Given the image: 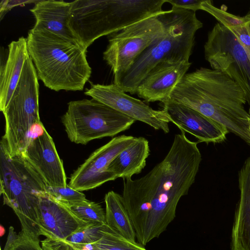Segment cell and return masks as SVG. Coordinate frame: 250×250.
Returning a JSON list of instances; mask_svg holds the SVG:
<instances>
[{
	"mask_svg": "<svg viewBox=\"0 0 250 250\" xmlns=\"http://www.w3.org/2000/svg\"><path fill=\"white\" fill-rule=\"evenodd\" d=\"M84 94L130 117L147 124L165 133L169 132L170 122L164 110H154L143 101L130 96L114 83L111 84L91 83Z\"/></svg>",
	"mask_w": 250,
	"mask_h": 250,
	"instance_id": "obj_11",
	"label": "cell"
},
{
	"mask_svg": "<svg viewBox=\"0 0 250 250\" xmlns=\"http://www.w3.org/2000/svg\"><path fill=\"white\" fill-rule=\"evenodd\" d=\"M80 250H146L140 244L126 239L119 232L104 225L103 235L97 241L83 246Z\"/></svg>",
	"mask_w": 250,
	"mask_h": 250,
	"instance_id": "obj_23",
	"label": "cell"
},
{
	"mask_svg": "<svg viewBox=\"0 0 250 250\" xmlns=\"http://www.w3.org/2000/svg\"><path fill=\"white\" fill-rule=\"evenodd\" d=\"M162 13L109 36L103 58L113 72L114 84L118 85L137 59L164 33Z\"/></svg>",
	"mask_w": 250,
	"mask_h": 250,
	"instance_id": "obj_9",
	"label": "cell"
},
{
	"mask_svg": "<svg viewBox=\"0 0 250 250\" xmlns=\"http://www.w3.org/2000/svg\"><path fill=\"white\" fill-rule=\"evenodd\" d=\"M247 18L249 20V23H250V11L248 13V14L245 15Z\"/></svg>",
	"mask_w": 250,
	"mask_h": 250,
	"instance_id": "obj_31",
	"label": "cell"
},
{
	"mask_svg": "<svg viewBox=\"0 0 250 250\" xmlns=\"http://www.w3.org/2000/svg\"><path fill=\"white\" fill-rule=\"evenodd\" d=\"M104 225H90L63 240L46 238L41 241L42 247L43 250H80L84 245L94 243L101 238Z\"/></svg>",
	"mask_w": 250,
	"mask_h": 250,
	"instance_id": "obj_22",
	"label": "cell"
},
{
	"mask_svg": "<svg viewBox=\"0 0 250 250\" xmlns=\"http://www.w3.org/2000/svg\"><path fill=\"white\" fill-rule=\"evenodd\" d=\"M138 137L118 136L96 149L71 175L69 186L79 191L88 190L116 178L107 170L111 161Z\"/></svg>",
	"mask_w": 250,
	"mask_h": 250,
	"instance_id": "obj_12",
	"label": "cell"
},
{
	"mask_svg": "<svg viewBox=\"0 0 250 250\" xmlns=\"http://www.w3.org/2000/svg\"><path fill=\"white\" fill-rule=\"evenodd\" d=\"M191 63L163 61L154 66L138 85L136 94L147 102L164 103L187 73Z\"/></svg>",
	"mask_w": 250,
	"mask_h": 250,
	"instance_id": "obj_16",
	"label": "cell"
},
{
	"mask_svg": "<svg viewBox=\"0 0 250 250\" xmlns=\"http://www.w3.org/2000/svg\"><path fill=\"white\" fill-rule=\"evenodd\" d=\"M163 104L169 121L181 132L195 136L199 142L219 143L229 132L221 124L189 107L169 100Z\"/></svg>",
	"mask_w": 250,
	"mask_h": 250,
	"instance_id": "obj_14",
	"label": "cell"
},
{
	"mask_svg": "<svg viewBox=\"0 0 250 250\" xmlns=\"http://www.w3.org/2000/svg\"></svg>",
	"mask_w": 250,
	"mask_h": 250,
	"instance_id": "obj_32",
	"label": "cell"
},
{
	"mask_svg": "<svg viewBox=\"0 0 250 250\" xmlns=\"http://www.w3.org/2000/svg\"><path fill=\"white\" fill-rule=\"evenodd\" d=\"M106 224L126 239L136 242V234L121 195L114 191L104 196Z\"/></svg>",
	"mask_w": 250,
	"mask_h": 250,
	"instance_id": "obj_21",
	"label": "cell"
},
{
	"mask_svg": "<svg viewBox=\"0 0 250 250\" xmlns=\"http://www.w3.org/2000/svg\"><path fill=\"white\" fill-rule=\"evenodd\" d=\"M45 191L68 207L82 204L88 200L81 191L69 185L65 187L46 186Z\"/></svg>",
	"mask_w": 250,
	"mask_h": 250,
	"instance_id": "obj_25",
	"label": "cell"
},
{
	"mask_svg": "<svg viewBox=\"0 0 250 250\" xmlns=\"http://www.w3.org/2000/svg\"><path fill=\"white\" fill-rule=\"evenodd\" d=\"M204 52L212 69L221 71L243 89L250 115V60L237 39L218 23L208 33Z\"/></svg>",
	"mask_w": 250,
	"mask_h": 250,
	"instance_id": "obj_10",
	"label": "cell"
},
{
	"mask_svg": "<svg viewBox=\"0 0 250 250\" xmlns=\"http://www.w3.org/2000/svg\"><path fill=\"white\" fill-rule=\"evenodd\" d=\"M201 10L211 15L219 23L227 28L243 25L249 22L246 16L240 17L229 13L214 6L209 0H204L201 4Z\"/></svg>",
	"mask_w": 250,
	"mask_h": 250,
	"instance_id": "obj_26",
	"label": "cell"
},
{
	"mask_svg": "<svg viewBox=\"0 0 250 250\" xmlns=\"http://www.w3.org/2000/svg\"><path fill=\"white\" fill-rule=\"evenodd\" d=\"M10 250H43L40 240L33 238L21 231L13 243Z\"/></svg>",
	"mask_w": 250,
	"mask_h": 250,
	"instance_id": "obj_27",
	"label": "cell"
},
{
	"mask_svg": "<svg viewBox=\"0 0 250 250\" xmlns=\"http://www.w3.org/2000/svg\"><path fill=\"white\" fill-rule=\"evenodd\" d=\"M22 155L46 186L65 187L68 185L62 161L45 128L32 138Z\"/></svg>",
	"mask_w": 250,
	"mask_h": 250,
	"instance_id": "obj_13",
	"label": "cell"
},
{
	"mask_svg": "<svg viewBox=\"0 0 250 250\" xmlns=\"http://www.w3.org/2000/svg\"><path fill=\"white\" fill-rule=\"evenodd\" d=\"M228 28L237 39L250 60V25L249 22L243 25Z\"/></svg>",
	"mask_w": 250,
	"mask_h": 250,
	"instance_id": "obj_28",
	"label": "cell"
},
{
	"mask_svg": "<svg viewBox=\"0 0 250 250\" xmlns=\"http://www.w3.org/2000/svg\"><path fill=\"white\" fill-rule=\"evenodd\" d=\"M26 38L21 37L8 45L6 62L0 69V110L8 105L20 80L24 64L29 57Z\"/></svg>",
	"mask_w": 250,
	"mask_h": 250,
	"instance_id": "obj_18",
	"label": "cell"
},
{
	"mask_svg": "<svg viewBox=\"0 0 250 250\" xmlns=\"http://www.w3.org/2000/svg\"><path fill=\"white\" fill-rule=\"evenodd\" d=\"M70 8L71 2L54 0L37 1L30 10L36 19L34 27L45 28L78 43L68 26Z\"/></svg>",
	"mask_w": 250,
	"mask_h": 250,
	"instance_id": "obj_19",
	"label": "cell"
},
{
	"mask_svg": "<svg viewBox=\"0 0 250 250\" xmlns=\"http://www.w3.org/2000/svg\"><path fill=\"white\" fill-rule=\"evenodd\" d=\"M202 161L197 142L176 134L166 156L144 176L123 179L122 198L139 243L158 238L174 220L180 199L194 183Z\"/></svg>",
	"mask_w": 250,
	"mask_h": 250,
	"instance_id": "obj_1",
	"label": "cell"
},
{
	"mask_svg": "<svg viewBox=\"0 0 250 250\" xmlns=\"http://www.w3.org/2000/svg\"><path fill=\"white\" fill-rule=\"evenodd\" d=\"M26 41L38 77L45 86L56 91L83 90L91 68L86 51L78 43L35 27L29 30Z\"/></svg>",
	"mask_w": 250,
	"mask_h": 250,
	"instance_id": "obj_3",
	"label": "cell"
},
{
	"mask_svg": "<svg viewBox=\"0 0 250 250\" xmlns=\"http://www.w3.org/2000/svg\"><path fill=\"white\" fill-rule=\"evenodd\" d=\"M240 199L232 229L231 250H250V156L238 174Z\"/></svg>",
	"mask_w": 250,
	"mask_h": 250,
	"instance_id": "obj_17",
	"label": "cell"
},
{
	"mask_svg": "<svg viewBox=\"0 0 250 250\" xmlns=\"http://www.w3.org/2000/svg\"><path fill=\"white\" fill-rule=\"evenodd\" d=\"M17 236L18 235H16V233H15L14 231L13 228L11 226L9 229V233L6 243V244L8 245V246H6L4 250H10L13 243L17 238Z\"/></svg>",
	"mask_w": 250,
	"mask_h": 250,
	"instance_id": "obj_30",
	"label": "cell"
},
{
	"mask_svg": "<svg viewBox=\"0 0 250 250\" xmlns=\"http://www.w3.org/2000/svg\"><path fill=\"white\" fill-rule=\"evenodd\" d=\"M168 100L218 122L250 145V115L245 107V93L221 71L201 67L186 73Z\"/></svg>",
	"mask_w": 250,
	"mask_h": 250,
	"instance_id": "obj_2",
	"label": "cell"
},
{
	"mask_svg": "<svg viewBox=\"0 0 250 250\" xmlns=\"http://www.w3.org/2000/svg\"><path fill=\"white\" fill-rule=\"evenodd\" d=\"M39 97L38 77L29 56L11 99L2 112L5 127L1 141L11 157L23 154L30 141L44 127L40 120Z\"/></svg>",
	"mask_w": 250,
	"mask_h": 250,
	"instance_id": "obj_7",
	"label": "cell"
},
{
	"mask_svg": "<svg viewBox=\"0 0 250 250\" xmlns=\"http://www.w3.org/2000/svg\"><path fill=\"white\" fill-rule=\"evenodd\" d=\"M204 0H166L172 8H181L196 12L201 10V4Z\"/></svg>",
	"mask_w": 250,
	"mask_h": 250,
	"instance_id": "obj_29",
	"label": "cell"
},
{
	"mask_svg": "<svg viewBox=\"0 0 250 250\" xmlns=\"http://www.w3.org/2000/svg\"><path fill=\"white\" fill-rule=\"evenodd\" d=\"M39 221L42 235L52 240H63L90 225L79 218L68 207L47 193L40 197Z\"/></svg>",
	"mask_w": 250,
	"mask_h": 250,
	"instance_id": "obj_15",
	"label": "cell"
},
{
	"mask_svg": "<svg viewBox=\"0 0 250 250\" xmlns=\"http://www.w3.org/2000/svg\"><path fill=\"white\" fill-rule=\"evenodd\" d=\"M166 0H77L71 2L68 26L80 46L162 13Z\"/></svg>",
	"mask_w": 250,
	"mask_h": 250,
	"instance_id": "obj_4",
	"label": "cell"
},
{
	"mask_svg": "<svg viewBox=\"0 0 250 250\" xmlns=\"http://www.w3.org/2000/svg\"><path fill=\"white\" fill-rule=\"evenodd\" d=\"M69 208L79 218L89 224H106L105 212L99 203L88 200L82 204Z\"/></svg>",
	"mask_w": 250,
	"mask_h": 250,
	"instance_id": "obj_24",
	"label": "cell"
},
{
	"mask_svg": "<svg viewBox=\"0 0 250 250\" xmlns=\"http://www.w3.org/2000/svg\"><path fill=\"white\" fill-rule=\"evenodd\" d=\"M42 178L21 155L11 157L0 144V192L3 204L18 217L21 231L34 239L42 235L39 221L40 195L45 191Z\"/></svg>",
	"mask_w": 250,
	"mask_h": 250,
	"instance_id": "obj_6",
	"label": "cell"
},
{
	"mask_svg": "<svg viewBox=\"0 0 250 250\" xmlns=\"http://www.w3.org/2000/svg\"><path fill=\"white\" fill-rule=\"evenodd\" d=\"M162 16L164 33L141 54L117 85L125 92L136 94L141 81L160 62L189 61L202 22L195 12L181 8L164 11Z\"/></svg>",
	"mask_w": 250,
	"mask_h": 250,
	"instance_id": "obj_5",
	"label": "cell"
},
{
	"mask_svg": "<svg viewBox=\"0 0 250 250\" xmlns=\"http://www.w3.org/2000/svg\"><path fill=\"white\" fill-rule=\"evenodd\" d=\"M150 154L148 141L143 137L121 152L109 165L108 171L116 179H129L141 172Z\"/></svg>",
	"mask_w": 250,
	"mask_h": 250,
	"instance_id": "obj_20",
	"label": "cell"
},
{
	"mask_svg": "<svg viewBox=\"0 0 250 250\" xmlns=\"http://www.w3.org/2000/svg\"><path fill=\"white\" fill-rule=\"evenodd\" d=\"M136 121L95 99L70 101L62 122L69 140L77 144L113 137Z\"/></svg>",
	"mask_w": 250,
	"mask_h": 250,
	"instance_id": "obj_8",
	"label": "cell"
}]
</instances>
